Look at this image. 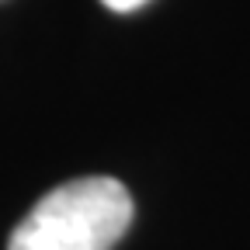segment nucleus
Instances as JSON below:
<instances>
[{
  "mask_svg": "<svg viewBox=\"0 0 250 250\" xmlns=\"http://www.w3.org/2000/svg\"><path fill=\"white\" fill-rule=\"evenodd\" d=\"M132 223V195L115 177L52 188L11 233L7 250H111Z\"/></svg>",
  "mask_w": 250,
  "mask_h": 250,
  "instance_id": "obj_1",
  "label": "nucleus"
},
{
  "mask_svg": "<svg viewBox=\"0 0 250 250\" xmlns=\"http://www.w3.org/2000/svg\"><path fill=\"white\" fill-rule=\"evenodd\" d=\"M101 4L108 7V11H118V14H129V11H136V7H143L146 0H101Z\"/></svg>",
  "mask_w": 250,
  "mask_h": 250,
  "instance_id": "obj_2",
  "label": "nucleus"
}]
</instances>
